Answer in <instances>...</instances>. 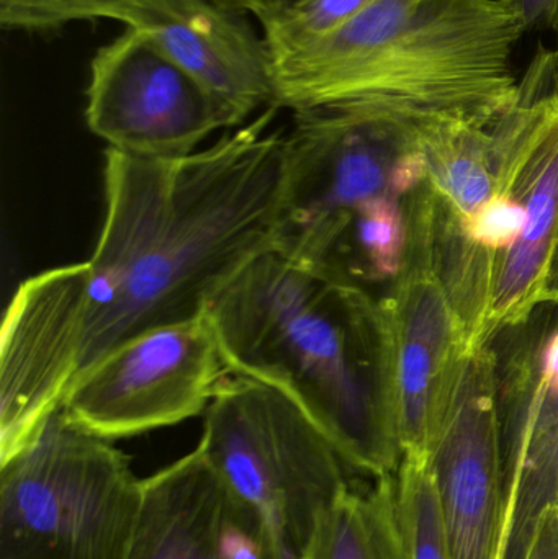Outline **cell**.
I'll use <instances>...</instances> for the list:
<instances>
[{
    "label": "cell",
    "instance_id": "1",
    "mask_svg": "<svg viewBox=\"0 0 558 559\" xmlns=\"http://www.w3.org/2000/svg\"><path fill=\"white\" fill-rule=\"evenodd\" d=\"M277 110L176 159L107 150L79 371L140 332L203 314L277 248L285 136L269 131Z\"/></svg>",
    "mask_w": 558,
    "mask_h": 559
},
{
    "label": "cell",
    "instance_id": "2",
    "mask_svg": "<svg viewBox=\"0 0 558 559\" xmlns=\"http://www.w3.org/2000/svg\"><path fill=\"white\" fill-rule=\"evenodd\" d=\"M206 316L229 373L290 397L354 472H399L389 322L341 269L274 249L242 269Z\"/></svg>",
    "mask_w": 558,
    "mask_h": 559
},
{
    "label": "cell",
    "instance_id": "3",
    "mask_svg": "<svg viewBox=\"0 0 558 559\" xmlns=\"http://www.w3.org/2000/svg\"><path fill=\"white\" fill-rule=\"evenodd\" d=\"M508 0H376L277 64L275 107L364 105L431 123L490 128L517 104Z\"/></svg>",
    "mask_w": 558,
    "mask_h": 559
},
{
    "label": "cell",
    "instance_id": "4",
    "mask_svg": "<svg viewBox=\"0 0 558 559\" xmlns=\"http://www.w3.org/2000/svg\"><path fill=\"white\" fill-rule=\"evenodd\" d=\"M143 479L59 407L0 462V559H128Z\"/></svg>",
    "mask_w": 558,
    "mask_h": 559
},
{
    "label": "cell",
    "instance_id": "5",
    "mask_svg": "<svg viewBox=\"0 0 558 559\" xmlns=\"http://www.w3.org/2000/svg\"><path fill=\"white\" fill-rule=\"evenodd\" d=\"M199 450L254 509L285 559H301L323 512L351 485L327 433L281 391L229 373L205 411Z\"/></svg>",
    "mask_w": 558,
    "mask_h": 559
},
{
    "label": "cell",
    "instance_id": "6",
    "mask_svg": "<svg viewBox=\"0 0 558 559\" xmlns=\"http://www.w3.org/2000/svg\"><path fill=\"white\" fill-rule=\"evenodd\" d=\"M449 124L363 105L295 114L285 136V187L277 248L307 264L331 265L344 233L367 203L393 193V170Z\"/></svg>",
    "mask_w": 558,
    "mask_h": 559
},
{
    "label": "cell",
    "instance_id": "7",
    "mask_svg": "<svg viewBox=\"0 0 558 559\" xmlns=\"http://www.w3.org/2000/svg\"><path fill=\"white\" fill-rule=\"evenodd\" d=\"M228 374L203 312L115 345L79 371L61 407L95 436L127 439L205 413Z\"/></svg>",
    "mask_w": 558,
    "mask_h": 559
},
{
    "label": "cell",
    "instance_id": "8",
    "mask_svg": "<svg viewBox=\"0 0 558 559\" xmlns=\"http://www.w3.org/2000/svg\"><path fill=\"white\" fill-rule=\"evenodd\" d=\"M85 121L108 150L176 159L222 128L228 111L150 35L128 26L91 62Z\"/></svg>",
    "mask_w": 558,
    "mask_h": 559
},
{
    "label": "cell",
    "instance_id": "9",
    "mask_svg": "<svg viewBox=\"0 0 558 559\" xmlns=\"http://www.w3.org/2000/svg\"><path fill=\"white\" fill-rule=\"evenodd\" d=\"M88 262L25 280L7 308L0 342V462L61 407L81 365Z\"/></svg>",
    "mask_w": 558,
    "mask_h": 559
},
{
    "label": "cell",
    "instance_id": "10",
    "mask_svg": "<svg viewBox=\"0 0 558 559\" xmlns=\"http://www.w3.org/2000/svg\"><path fill=\"white\" fill-rule=\"evenodd\" d=\"M429 241L422 269L405 258L409 269L402 267L396 295L382 305L389 322L400 447L403 459L413 462L431 459L468 355L467 334L451 293L432 271Z\"/></svg>",
    "mask_w": 558,
    "mask_h": 559
},
{
    "label": "cell",
    "instance_id": "11",
    "mask_svg": "<svg viewBox=\"0 0 558 559\" xmlns=\"http://www.w3.org/2000/svg\"><path fill=\"white\" fill-rule=\"evenodd\" d=\"M429 466L452 559H500L507 498L503 433L485 345L465 357Z\"/></svg>",
    "mask_w": 558,
    "mask_h": 559
},
{
    "label": "cell",
    "instance_id": "12",
    "mask_svg": "<svg viewBox=\"0 0 558 559\" xmlns=\"http://www.w3.org/2000/svg\"><path fill=\"white\" fill-rule=\"evenodd\" d=\"M143 483L128 559H285L261 515L219 479L199 447Z\"/></svg>",
    "mask_w": 558,
    "mask_h": 559
},
{
    "label": "cell",
    "instance_id": "13",
    "mask_svg": "<svg viewBox=\"0 0 558 559\" xmlns=\"http://www.w3.org/2000/svg\"><path fill=\"white\" fill-rule=\"evenodd\" d=\"M245 15L218 0H140L127 25L150 35L238 127L277 100L274 56Z\"/></svg>",
    "mask_w": 558,
    "mask_h": 559
},
{
    "label": "cell",
    "instance_id": "14",
    "mask_svg": "<svg viewBox=\"0 0 558 559\" xmlns=\"http://www.w3.org/2000/svg\"><path fill=\"white\" fill-rule=\"evenodd\" d=\"M301 559H408L395 475L376 478L367 488L351 483L321 515Z\"/></svg>",
    "mask_w": 558,
    "mask_h": 559
},
{
    "label": "cell",
    "instance_id": "15",
    "mask_svg": "<svg viewBox=\"0 0 558 559\" xmlns=\"http://www.w3.org/2000/svg\"><path fill=\"white\" fill-rule=\"evenodd\" d=\"M376 0H285L259 19L275 66L343 28Z\"/></svg>",
    "mask_w": 558,
    "mask_h": 559
},
{
    "label": "cell",
    "instance_id": "16",
    "mask_svg": "<svg viewBox=\"0 0 558 559\" xmlns=\"http://www.w3.org/2000/svg\"><path fill=\"white\" fill-rule=\"evenodd\" d=\"M395 492L408 559H452L429 462L403 459L395 473Z\"/></svg>",
    "mask_w": 558,
    "mask_h": 559
},
{
    "label": "cell",
    "instance_id": "17",
    "mask_svg": "<svg viewBox=\"0 0 558 559\" xmlns=\"http://www.w3.org/2000/svg\"><path fill=\"white\" fill-rule=\"evenodd\" d=\"M140 0H0V25L15 32H45L79 20L127 23Z\"/></svg>",
    "mask_w": 558,
    "mask_h": 559
},
{
    "label": "cell",
    "instance_id": "18",
    "mask_svg": "<svg viewBox=\"0 0 558 559\" xmlns=\"http://www.w3.org/2000/svg\"><path fill=\"white\" fill-rule=\"evenodd\" d=\"M357 242L370 271L379 277H393L405 262L406 223L399 199L383 197L373 200L354 216Z\"/></svg>",
    "mask_w": 558,
    "mask_h": 559
},
{
    "label": "cell",
    "instance_id": "19",
    "mask_svg": "<svg viewBox=\"0 0 558 559\" xmlns=\"http://www.w3.org/2000/svg\"><path fill=\"white\" fill-rule=\"evenodd\" d=\"M526 223V205L510 190H498L474 215L459 219L465 241L494 254L510 251L523 235Z\"/></svg>",
    "mask_w": 558,
    "mask_h": 559
},
{
    "label": "cell",
    "instance_id": "20",
    "mask_svg": "<svg viewBox=\"0 0 558 559\" xmlns=\"http://www.w3.org/2000/svg\"><path fill=\"white\" fill-rule=\"evenodd\" d=\"M518 20L527 29H557L558 0H508Z\"/></svg>",
    "mask_w": 558,
    "mask_h": 559
},
{
    "label": "cell",
    "instance_id": "21",
    "mask_svg": "<svg viewBox=\"0 0 558 559\" xmlns=\"http://www.w3.org/2000/svg\"><path fill=\"white\" fill-rule=\"evenodd\" d=\"M521 559H558V509L546 512Z\"/></svg>",
    "mask_w": 558,
    "mask_h": 559
},
{
    "label": "cell",
    "instance_id": "22",
    "mask_svg": "<svg viewBox=\"0 0 558 559\" xmlns=\"http://www.w3.org/2000/svg\"><path fill=\"white\" fill-rule=\"evenodd\" d=\"M541 386L558 396V332L553 335L544 350L543 383Z\"/></svg>",
    "mask_w": 558,
    "mask_h": 559
},
{
    "label": "cell",
    "instance_id": "23",
    "mask_svg": "<svg viewBox=\"0 0 558 559\" xmlns=\"http://www.w3.org/2000/svg\"><path fill=\"white\" fill-rule=\"evenodd\" d=\"M218 2L238 12L252 13L259 20L285 0H218Z\"/></svg>",
    "mask_w": 558,
    "mask_h": 559
},
{
    "label": "cell",
    "instance_id": "24",
    "mask_svg": "<svg viewBox=\"0 0 558 559\" xmlns=\"http://www.w3.org/2000/svg\"><path fill=\"white\" fill-rule=\"evenodd\" d=\"M556 62H557V95H558V48L556 51Z\"/></svg>",
    "mask_w": 558,
    "mask_h": 559
}]
</instances>
